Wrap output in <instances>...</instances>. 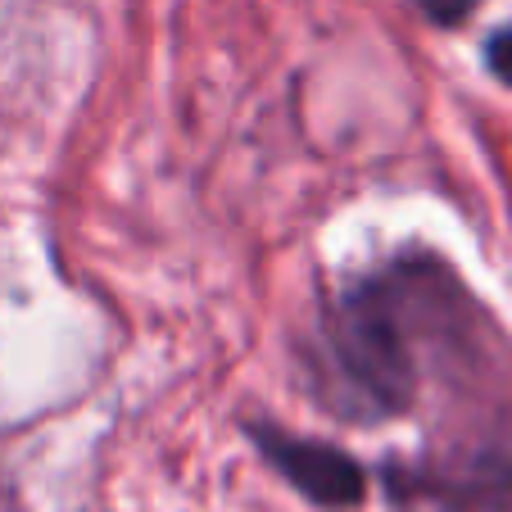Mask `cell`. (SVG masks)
<instances>
[{
  "instance_id": "cell-1",
  "label": "cell",
  "mask_w": 512,
  "mask_h": 512,
  "mask_svg": "<svg viewBox=\"0 0 512 512\" xmlns=\"http://www.w3.org/2000/svg\"><path fill=\"white\" fill-rule=\"evenodd\" d=\"M472 336L463 286L431 259H399L322 304L318 354L322 404L354 422L408 413L426 377L422 349Z\"/></svg>"
},
{
  "instance_id": "cell-2",
  "label": "cell",
  "mask_w": 512,
  "mask_h": 512,
  "mask_svg": "<svg viewBox=\"0 0 512 512\" xmlns=\"http://www.w3.org/2000/svg\"><path fill=\"white\" fill-rule=\"evenodd\" d=\"M250 440L309 503H318V508H358L363 503L368 481H363V467L345 449L304 440V435H290L281 426H263V422L250 426Z\"/></svg>"
},
{
  "instance_id": "cell-3",
  "label": "cell",
  "mask_w": 512,
  "mask_h": 512,
  "mask_svg": "<svg viewBox=\"0 0 512 512\" xmlns=\"http://www.w3.org/2000/svg\"><path fill=\"white\" fill-rule=\"evenodd\" d=\"M485 64H490V73L503 87H512V28H499L485 41Z\"/></svg>"
},
{
  "instance_id": "cell-4",
  "label": "cell",
  "mask_w": 512,
  "mask_h": 512,
  "mask_svg": "<svg viewBox=\"0 0 512 512\" xmlns=\"http://www.w3.org/2000/svg\"><path fill=\"white\" fill-rule=\"evenodd\" d=\"M417 5H422V14L431 23H440V28H458L481 0H417Z\"/></svg>"
}]
</instances>
